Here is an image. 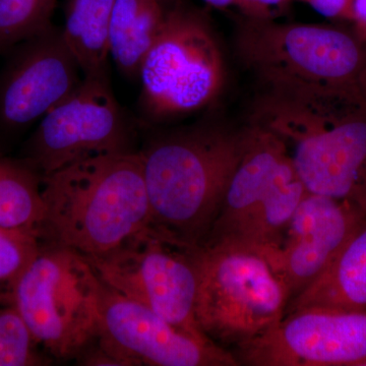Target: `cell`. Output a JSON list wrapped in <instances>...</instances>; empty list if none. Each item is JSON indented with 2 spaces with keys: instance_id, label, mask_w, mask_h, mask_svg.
Segmentation results:
<instances>
[{
  "instance_id": "cell-22",
  "label": "cell",
  "mask_w": 366,
  "mask_h": 366,
  "mask_svg": "<svg viewBox=\"0 0 366 366\" xmlns=\"http://www.w3.org/2000/svg\"><path fill=\"white\" fill-rule=\"evenodd\" d=\"M240 13L252 20H277L293 0H237Z\"/></svg>"
},
{
  "instance_id": "cell-10",
  "label": "cell",
  "mask_w": 366,
  "mask_h": 366,
  "mask_svg": "<svg viewBox=\"0 0 366 366\" xmlns=\"http://www.w3.org/2000/svg\"><path fill=\"white\" fill-rule=\"evenodd\" d=\"M85 257L106 287L209 340L196 317L199 247L175 242L149 226L104 254Z\"/></svg>"
},
{
  "instance_id": "cell-4",
  "label": "cell",
  "mask_w": 366,
  "mask_h": 366,
  "mask_svg": "<svg viewBox=\"0 0 366 366\" xmlns=\"http://www.w3.org/2000/svg\"><path fill=\"white\" fill-rule=\"evenodd\" d=\"M249 124L280 137L308 192L366 214V107H335L262 91Z\"/></svg>"
},
{
  "instance_id": "cell-8",
  "label": "cell",
  "mask_w": 366,
  "mask_h": 366,
  "mask_svg": "<svg viewBox=\"0 0 366 366\" xmlns=\"http://www.w3.org/2000/svg\"><path fill=\"white\" fill-rule=\"evenodd\" d=\"M290 295L259 252L230 245L199 247L196 317L204 336L232 352L266 334Z\"/></svg>"
},
{
  "instance_id": "cell-9",
  "label": "cell",
  "mask_w": 366,
  "mask_h": 366,
  "mask_svg": "<svg viewBox=\"0 0 366 366\" xmlns=\"http://www.w3.org/2000/svg\"><path fill=\"white\" fill-rule=\"evenodd\" d=\"M141 125L118 104L109 71L84 76L69 97L38 122L18 158L47 177L72 163L139 151Z\"/></svg>"
},
{
  "instance_id": "cell-11",
  "label": "cell",
  "mask_w": 366,
  "mask_h": 366,
  "mask_svg": "<svg viewBox=\"0 0 366 366\" xmlns=\"http://www.w3.org/2000/svg\"><path fill=\"white\" fill-rule=\"evenodd\" d=\"M0 69V137L20 136L69 97L84 74L62 29L50 25L4 53Z\"/></svg>"
},
{
  "instance_id": "cell-18",
  "label": "cell",
  "mask_w": 366,
  "mask_h": 366,
  "mask_svg": "<svg viewBox=\"0 0 366 366\" xmlns=\"http://www.w3.org/2000/svg\"><path fill=\"white\" fill-rule=\"evenodd\" d=\"M115 0H69L62 35L84 76L109 71V31Z\"/></svg>"
},
{
  "instance_id": "cell-26",
  "label": "cell",
  "mask_w": 366,
  "mask_h": 366,
  "mask_svg": "<svg viewBox=\"0 0 366 366\" xmlns=\"http://www.w3.org/2000/svg\"><path fill=\"white\" fill-rule=\"evenodd\" d=\"M171 1H178V0H171Z\"/></svg>"
},
{
  "instance_id": "cell-5",
  "label": "cell",
  "mask_w": 366,
  "mask_h": 366,
  "mask_svg": "<svg viewBox=\"0 0 366 366\" xmlns=\"http://www.w3.org/2000/svg\"><path fill=\"white\" fill-rule=\"evenodd\" d=\"M245 129L242 158L199 247L230 245L264 255L280 242L307 190L280 137L254 124Z\"/></svg>"
},
{
  "instance_id": "cell-25",
  "label": "cell",
  "mask_w": 366,
  "mask_h": 366,
  "mask_svg": "<svg viewBox=\"0 0 366 366\" xmlns=\"http://www.w3.org/2000/svg\"><path fill=\"white\" fill-rule=\"evenodd\" d=\"M208 6L217 9H227L229 7L237 9V0H203Z\"/></svg>"
},
{
  "instance_id": "cell-24",
  "label": "cell",
  "mask_w": 366,
  "mask_h": 366,
  "mask_svg": "<svg viewBox=\"0 0 366 366\" xmlns=\"http://www.w3.org/2000/svg\"><path fill=\"white\" fill-rule=\"evenodd\" d=\"M350 25L356 35L366 41V0H352Z\"/></svg>"
},
{
  "instance_id": "cell-14",
  "label": "cell",
  "mask_w": 366,
  "mask_h": 366,
  "mask_svg": "<svg viewBox=\"0 0 366 366\" xmlns=\"http://www.w3.org/2000/svg\"><path fill=\"white\" fill-rule=\"evenodd\" d=\"M365 219L353 204L307 192L280 242L262 255L287 288L290 301L324 273Z\"/></svg>"
},
{
  "instance_id": "cell-1",
  "label": "cell",
  "mask_w": 366,
  "mask_h": 366,
  "mask_svg": "<svg viewBox=\"0 0 366 366\" xmlns=\"http://www.w3.org/2000/svg\"><path fill=\"white\" fill-rule=\"evenodd\" d=\"M247 129L213 122L142 127L139 154L151 227L190 247L203 244L242 158Z\"/></svg>"
},
{
  "instance_id": "cell-12",
  "label": "cell",
  "mask_w": 366,
  "mask_h": 366,
  "mask_svg": "<svg viewBox=\"0 0 366 366\" xmlns=\"http://www.w3.org/2000/svg\"><path fill=\"white\" fill-rule=\"evenodd\" d=\"M231 353L239 365L365 366L366 310H295Z\"/></svg>"
},
{
  "instance_id": "cell-20",
  "label": "cell",
  "mask_w": 366,
  "mask_h": 366,
  "mask_svg": "<svg viewBox=\"0 0 366 366\" xmlns=\"http://www.w3.org/2000/svg\"><path fill=\"white\" fill-rule=\"evenodd\" d=\"M53 362L33 338L13 300H0V366H40Z\"/></svg>"
},
{
  "instance_id": "cell-17",
  "label": "cell",
  "mask_w": 366,
  "mask_h": 366,
  "mask_svg": "<svg viewBox=\"0 0 366 366\" xmlns=\"http://www.w3.org/2000/svg\"><path fill=\"white\" fill-rule=\"evenodd\" d=\"M42 177L19 159L0 153V230L41 239Z\"/></svg>"
},
{
  "instance_id": "cell-13",
  "label": "cell",
  "mask_w": 366,
  "mask_h": 366,
  "mask_svg": "<svg viewBox=\"0 0 366 366\" xmlns=\"http://www.w3.org/2000/svg\"><path fill=\"white\" fill-rule=\"evenodd\" d=\"M99 344L120 366H237L234 355L103 284Z\"/></svg>"
},
{
  "instance_id": "cell-19",
  "label": "cell",
  "mask_w": 366,
  "mask_h": 366,
  "mask_svg": "<svg viewBox=\"0 0 366 366\" xmlns=\"http://www.w3.org/2000/svg\"><path fill=\"white\" fill-rule=\"evenodd\" d=\"M57 0H0V55L52 25Z\"/></svg>"
},
{
  "instance_id": "cell-6",
  "label": "cell",
  "mask_w": 366,
  "mask_h": 366,
  "mask_svg": "<svg viewBox=\"0 0 366 366\" xmlns=\"http://www.w3.org/2000/svg\"><path fill=\"white\" fill-rule=\"evenodd\" d=\"M103 283L88 259L41 242L13 289V302L41 350L76 360L97 337Z\"/></svg>"
},
{
  "instance_id": "cell-3",
  "label": "cell",
  "mask_w": 366,
  "mask_h": 366,
  "mask_svg": "<svg viewBox=\"0 0 366 366\" xmlns=\"http://www.w3.org/2000/svg\"><path fill=\"white\" fill-rule=\"evenodd\" d=\"M41 242L104 254L151 224L139 152L95 156L42 178Z\"/></svg>"
},
{
  "instance_id": "cell-2",
  "label": "cell",
  "mask_w": 366,
  "mask_h": 366,
  "mask_svg": "<svg viewBox=\"0 0 366 366\" xmlns=\"http://www.w3.org/2000/svg\"><path fill=\"white\" fill-rule=\"evenodd\" d=\"M235 45L262 91L336 107H366V41L352 28L242 16Z\"/></svg>"
},
{
  "instance_id": "cell-7",
  "label": "cell",
  "mask_w": 366,
  "mask_h": 366,
  "mask_svg": "<svg viewBox=\"0 0 366 366\" xmlns=\"http://www.w3.org/2000/svg\"><path fill=\"white\" fill-rule=\"evenodd\" d=\"M139 79L142 127H162L203 110L218 98L225 81V64L204 11L182 0L170 7Z\"/></svg>"
},
{
  "instance_id": "cell-21",
  "label": "cell",
  "mask_w": 366,
  "mask_h": 366,
  "mask_svg": "<svg viewBox=\"0 0 366 366\" xmlns=\"http://www.w3.org/2000/svg\"><path fill=\"white\" fill-rule=\"evenodd\" d=\"M39 245L33 236L0 230V300H13L14 284Z\"/></svg>"
},
{
  "instance_id": "cell-16",
  "label": "cell",
  "mask_w": 366,
  "mask_h": 366,
  "mask_svg": "<svg viewBox=\"0 0 366 366\" xmlns=\"http://www.w3.org/2000/svg\"><path fill=\"white\" fill-rule=\"evenodd\" d=\"M179 1V0H178ZM171 0H115L109 31V55L118 71L139 78L142 64L162 30Z\"/></svg>"
},
{
  "instance_id": "cell-15",
  "label": "cell",
  "mask_w": 366,
  "mask_h": 366,
  "mask_svg": "<svg viewBox=\"0 0 366 366\" xmlns=\"http://www.w3.org/2000/svg\"><path fill=\"white\" fill-rule=\"evenodd\" d=\"M308 307L366 310V219L324 273L289 302L285 315Z\"/></svg>"
},
{
  "instance_id": "cell-23",
  "label": "cell",
  "mask_w": 366,
  "mask_h": 366,
  "mask_svg": "<svg viewBox=\"0 0 366 366\" xmlns=\"http://www.w3.org/2000/svg\"><path fill=\"white\" fill-rule=\"evenodd\" d=\"M312 6L315 11L336 23L351 21L352 0H300Z\"/></svg>"
}]
</instances>
